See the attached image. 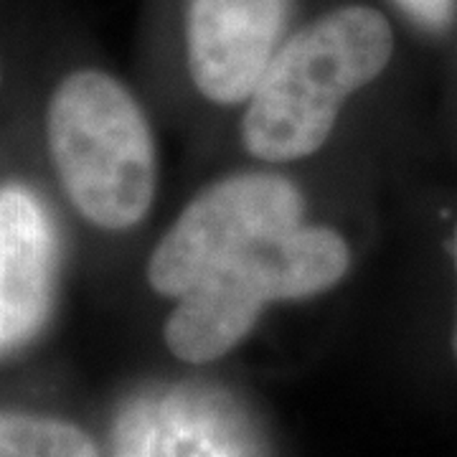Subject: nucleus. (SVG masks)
Here are the masks:
<instances>
[{"instance_id": "obj_1", "label": "nucleus", "mask_w": 457, "mask_h": 457, "mask_svg": "<svg viewBox=\"0 0 457 457\" xmlns=\"http://www.w3.org/2000/svg\"><path fill=\"white\" fill-rule=\"evenodd\" d=\"M394 51L389 21L348 5L318 18L272 56L249 97L242 135L252 155L287 163L323 147L343 102L374 82Z\"/></svg>"}, {"instance_id": "obj_2", "label": "nucleus", "mask_w": 457, "mask_h": 457, "mask_svg": "<svg viewBox=\"0 0 457 457\" xmlns=\"http://www.w3.org/2000/svg\"><path fill=\"white\" fill-rule=\"evenodd\" d=\"M54 170L74 209L95 227L130 228L155 196L147 120L122 84L84 69L54 89L46 112Z\"/></svg>"}, {"instance_id": "obj_3", "label": "nucleus", "mask_w": 457, "mask_h": 457, "mask_svg": "<svg viewBox=\"0 0 457 457\" xmlns=\"http://www.w3.org/2000/svg\"><path fill=\"white\" fill-rule=\"evenodd\" d=\"M348 270V245L330 228L290 227L254 239L188 293L165 323V345L186 363L227 356L262 308L333 287Z\"/></svg>"}, {"instance_id": "obj_4", "label": "nucleus", "mask_w": 457, "mask_h": 457, "mask_svg": "<svg viewBox=\"0 0 457 457\" xmlns=\"http://www.w3.org/2000/svg\"><path fill=\"white\" fill-rule=\"evenodd\" d=\"M303 198L290 180L272 173H245L198 194L155 246L147 282L176 297L254 239L297 227Z\"/></svg>"}, {"instance_id": "obj_5", "label": "nucleus", "mask_w": 457, "mask_h": 457, "mask_svg": "<svg viewBox=\"0 0 457 457\" xmlns=\"http://www.w3.org/2000/svg\"><path fill=\"white\" fill-rule=\"evenodd\" d=\"M290 0H191L188 69L212 102L237 104L254 95L278 54Z\"/></svg>"}, {"instance_id": "obj_6", "label": "nucleus", "mask_w": 457, "mask_h": 457, "mask_svg": "<svg viewBox=\"0 0 457 457\" xmlns=\"http://www.w3.org/2000/svg\"><path fill=\"white\" fill-rule=\"evenodd\" d=\"M56 282V239L44 206L21 186L0 188V353L46 323Z\"/></svg>"}, {"instance_id": "obj_7", "label": "nucleus", "mask_w": 457, "mask_h": 457, "mask_svg": "<svg viewBox=\"0 0 457 457\" xmlns=\"http://www.w3.org/2000/svg\"><path fill=\"white\" fill-rule=\"evenodd\" d=\"M0 457H97V447L62 420L0 411Z\"/></svg>"}, {"instance_id": "obj_8", "label": "nucleus", "mask_w": 457, "mask_h": 457, "mask_svg": "<svg viewBox=\"0 0 457 457\" xmlns=\"http://www.w3.org/2000/svg\"><path fill=\"white\" fill-rule=\"evenodd\" d=\"M409 16L427 29H447L457 11V0H396Z\"/></svg>"}, {"instance_id": "obj_9", "label": "nucleus", "mask_w": 457, "mask_h": 457, "mask_svg": "<svg viewBox=\"0 0 457 457\" xmlns=\"http://www.w3.org/2000/svg\"><path fill=\"white\" fill-rule=\"evenodd\" d=\"M453 260H455V272H457V228H455V237H453ZM453 351H455V359H457V318H455V330H453Z\"/></svg>"}, {"instance_id": "obj_10", "label": "nucleus", "mask_w": 457, "mask_h": 457, "mask_svg": "<svg viewBox=\"0 0 457 457\" xmlns=\"http://www.w3.org/2000/svg\"><path fill=\"white\" fill-rule=\"evenodd\" d=\"M0 79H3V74H0Z\"/></svg>"}]
</instances>
